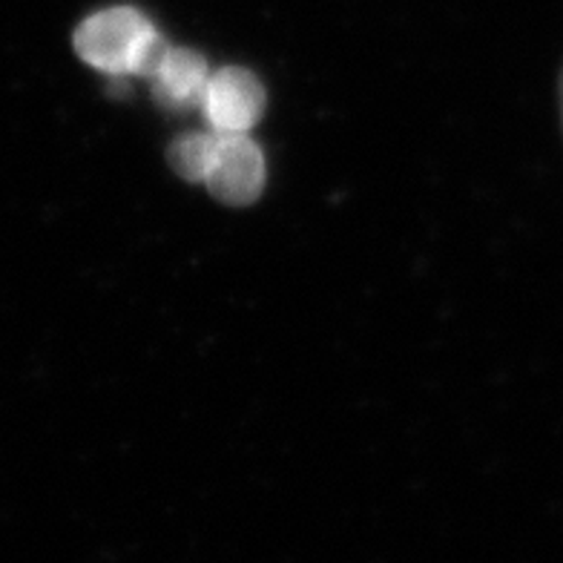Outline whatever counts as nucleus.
I'll use <instances>...</instances> for the list:
<instances>
[{
    "label": "nucleus",
    "instance_id": "obj_1",
    "mask_svg": "<svg viewBox=\"0 0 563 563\" xmlns=\"http://www.w3.org/2000/svg\"><path fill=\"white\" fill-rule=\"evenodd\" d=\"M73 44L84 64L98 73L110 78H130V75L144 78L167 41L158 35L156 23L144 12L133 7H112L89 15L75 30Z\"/></svg>",
    "mask_w": 563,
    "mask_h": 563
},
{
    "label": "nucleus",
    "instance_id": "obj_2",
    "mask_svg": "<svg viewBox=\"0 0 563 563\" xmlns=\"http://www.w3.org/2000/svg\"><path fill=\"white\" fill-rule=\"evenodd\" d=\"M265 87L251 69L224 67L210 75L201 98V115L216 133L251 135L265 112Z\"/></svg>",
    "mask_w": 563,
    "mask_h": 563
},
{
    "label": "nucleus",
    "instance_id": "obj_3",
    "mask_svg": "<svg viewBox=\"0 0 563 563\" xmlns=\"http://www.w3.org/2000/svg\"><path fill=\"white\" fill-rule=\"evenodd\" d=\"M219 153H216L213 173L208 178V190L216 201L230 208H247L265 190V153L251 135L219 133Z\"/></svg>",
    "mask_w": 563,
    "mask_h": 563
},
{
    "label": "nucleus",
    "instance_id": "obj_4",
    "mask_svg": "<svg viewBox=\"0 0 563 563\" xmlns=\"http://www.w3.org/2000/svg\"><path fill=\"white\" fill-rule=\"evenodd\" d=\"M208 60L187 46L164 44L144 73L156 104L170 112L201 110V98L210 81Z\"/></svg>",
    "mask_w": 563,
    "mask_h": 563
},
{
    "label": "nucleus",
    "instance_id": "obj_5",
    "mask_svg": "<svg viewBox=\"0 0 563 563\" xmlns=\"http://www.w3.org/2000/svg\"><path fill=\"white\" fill-rule=\"evenodd\" d=\"M219 139L222 135L216 130H194V133L178 135L167 150V162L190 185H208L210 173H213L216 153H219Z\"/></svg>",
    "mask_w": 563,
    "mask_h": 563
},
{
    "label": "nucleus",
    "instance_id": "obj_6",
    "mask_svg": "<svg viewBox=\"0 0 563 563\" xmlns=\"http://www.w3.org/2000/svg\"><path fill=\"white\" fill-rule=\"evenodd\" d=\"M561 107H563V78H561Z\"/></svg>",
    "mask_w": 563,
    "mask_h": 563
}]
</instances>
